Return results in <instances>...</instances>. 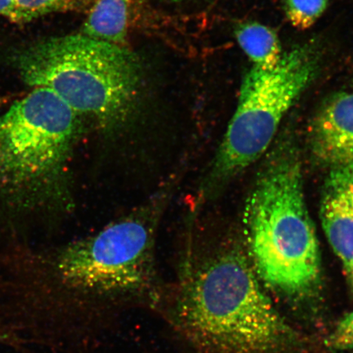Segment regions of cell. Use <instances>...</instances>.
Returning a JSON list of instances; mask_svg holds the SVG:
<instances>
[{"label": "cell", "instance_id": "1", "mask_svg": "<svg viewBox=\"0 0 353 353\" xmlns=\"http://www.w3.org/2000/svg\"><path fill=\"white\" fill-rule=\"evenodd\" d=\"M157 200L59 251L50 285L61 334L77 353L96 350L128 314L154 312L165 281L157 268Z\"/></svg>", "mask_w": 353, "mask_h": 353}, {"label": "cell", "instance_id": "2", "mask_svg": "<svg viewBox=\"0 0 353 353\" xmlns=\"http://www.w3.org/2000/svg\"><path fill=\"white\" fill-rule=\"evenodd\" d=\"M154 313L183 353H277L294 341L240 253L203 255L190 241Z\"/></svg>", "mask_w": 353, "mask_h": 353}, {"label": "cell", "instance_id": "3", "mask_svg": "<svg viewBox=\"0 0 353 353\" xmlns=\"http://www.w3.org/2000/svg\"><path fill=\"white\" fill-rule=\"evenodd\" d=\"M15 65L26 85L50 88L108 134L130 123L138 112L142 68L125 47L68 34L25 48Z\"/></svg>", "mask_w": 353, "mask_h": 353}, {"label": "cell", "instance_id": "4", "mask_svg": "<svg viewBox=\"0 0 353 353\" xmlns=\"http://www.w3.org/2000/svg\"><path fill=\"white\" fill-rule=\"evenodd\" d=\"M81 117L39 87L0 114V197L20 210L54 203L65 191Z\"/></svg>", "mask_w": 353, "mask_h": 353}, {"label": "cell", "instance_id": "5", "mask_svg": "<svg viewBox=\"0 0 353 353\" xmlns=\"http://www.w3.org/2000/svg\"><path fill=\"white\" fill-rule=\"evenodd\" d=\"M247 218L263 279L288 296L313 292L320 280L319 246L294 159L282 158L265 171L250 197Z\"/></svg>", "mask_w": 353, "mask_h": 353}, {"label": "cell", "instance_id": "6", "mask_svg": "<svg viewBox=\"0 0 353 353\" xmlns=\"http://www.w3.org/2000/svg\"><path fill=\"white\" fill-rule=\"evenodd\" d=\"M321 61L319 47L307 43L284 52L275 68L253 66L245 74L212 179L240 173L262 156L285 114L319 72Z\"/></svg>", "mask_w": 353, "mask_h": 353}, {"label": "cell", "instance_id": "7", "mask_svg": "<svg viewBox=\"0 0 353 353\" xmlns=\"http://www.w3.org/2000/svg\"><path fill=\"white\" fill-rule=\"evenodd\" d=\"M312 143L322 161L353 172V94L338 92L322 105L312 123Z\"/></svg>", "mask_w": 353, "mask_h": 353}, {"label": "cell", "instance_id": "8", "mask_svg": "<svg viewBox=\"0 0 353 353\" xmlns=\"http://www.w3.org/2000/svg\"><path fill=\"white\" fill-rule=\"evenodd\" d=\"M352 179L353 172L335 170L325 184L321 205L325 235L350 278L353 270V205L350 192Z\"/></svg>", "mask_w": 353, "mask_h": 353}, {"label": "cell", "instance_id": "9", "mask_svg": "<svg viewBox=\"0 0 353 353\" xmlns=\"http://www.w3.org/2000/svg\"><path fill=\"white\" fill-rule=\"evenodd\" d=\"M130 0H96L81 34L125 47Z\"/></svg>", "mask_w": 353, "mask_h": 353}, {"label": "cell", "instance_id": "10", "mask_svg": "<svg viewBox=\"0 0 353 353\" xmlns=\"http://www.w3.org/2000/svg\"><path fill=\"white\" fill-rule=\"evenodd\" d=\"M234 33L238 44L255 68L268 70L280 63L284 52L280 39L272 28L250 21L237 25Z\"/></svg>", "mask_w": 353, "mask_h": 353}, {"label": "cell", "instance_id": "11", "mask_svg": "<svg viewBox=\"0 0 353 353\" xmlns=\"http://www.w3.org/2000/svg\"><path fill=\"white\" fill-rule=\"evenodd\" d=\"M86 0H12L10 20L28 22L56 12L81 10Z\"/></svg>", "mask_w": 353, "mask_h": 353}, {"label": "cell", "instance_id": "12", "mask_svg": "<svg viewBox=\"0 0 353 353\" xmlns=\"http://www.w3.org/2000/svg\"><path fill=\"white\" fill-rule=\"evenodd\" d=\"M329 0H283V10L290 23L299 30H307L323 15Z\"/></svg>", "mask_w": 353, "mask_h": 353}, {"label": "cell", "instance_id": "13", "mask_svg": "<svg viewBox=\"0 0 353 353\" xmlns=\"http://www.w3.org/2000/svg\"><path fill=\"white\" fill-rule=\"evenodd\" d=\"M326 346L333 351L353 350V312L348 313L326 339Z\"/></svg>", "mask_w": 353, "mask_h": 353}, {"label": "cell", "instance_id": "14", "mask_svg": "<svg viewBox=\"0 0 353 353\" xmlns=\"http://www.w3.org/2000/svg\"><path fill=\"white\" fill-rule=\"evenodd\" d=\"M12 6V0H0V17L10 19Z\"/></svg>", "mask_w": 353, "mask_h": 353}, {"label": "cell", "instance_id": "15", "mask_svg": "<svg viewBox=\"0 0 353 353\" xmlns=\"http://www.w3.org/2000/svg\"><path fill=\"white\" fill-rule=\"evenodd\" d=\"M10 341H12V339L8 335L0 333V343H10Z\"/></svg>", "mask_w": 353, "mask_h": 353}, {"label": "cell", "instance_id": "16", "mask_svg": "<svg viewBox=\"0 0 353 353\" xmlns=\"http://www.w3.org/2000/svg\"><path fill=\"white\" fill-rule=\"evenodd\" d=\"M350 192H351V200L353 205V179L352 180L351 183V187H350Z\"/></svg>", "mask_w": 353, "mask_h": 353}, {"label": "cell", "instance_id": "17", "mask_svg": "<svg viewBox=\"0 0 353 353\" xmlns=\"http://www.w3.org/2000/svg\"><path fill=\"white\" fill-rule=\"evenodd\" d=\"M170 1H180V0H170Z\"/></svg>", "mask_w": 353, "mask_h": 353}, {"label": "cell", "instance_id": "18", "mask_svg": "<svg viewBox=\"0 0 353 353\" xmlns=\"http://www.w3.org/2000/svg\"><path fill=\"white\" fill-rule=\"evenodd\" d=\"M352 279H353V270H352Z\"/></svg>", "mask_w": 353, "mask_h": 353}]
</instances>
